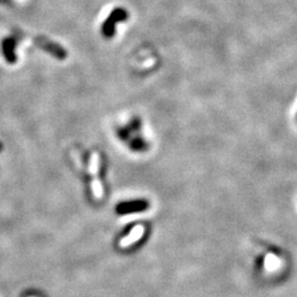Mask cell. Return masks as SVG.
I'll return each mask as SVG.
<instances>
[{
	"instance_id": "cell-1",
	"label": "cell",
	"mask_w": 297,
	"mask_h": 297,
	"mask_svg": "<svg viewBox=\"0 0 297 297\" xmlns=\"http://www.w3.org/2000/svg\"><path fill=\"white\" fill-rule=\"evenodd\" d=\"M129 19V12L123 7H117L109 13L101 26V35L106 39H113L116 35V24Z\"/></svg>"
},
{
	"instance_id": "cell-2",
	"label": "cell",
	"mask_w": 297,
	"mask_h": 297,
	"mask_svg": "<svg viewBox=\"0 0 297 297\" xmlns=\"http://www.w3.org/2000/svg\"><path fill=\"white\" fill-rule=\"evenodd\" d=\"M98 164H99L98 154L92 153L90 157V162H89V171L92 176L91 188H92V191H94L95 197L99 199L103 197L104 191H103V186H101V183L99 182L98 177H97V173H98Z\"/></svg>"
},
{
	"instance_id": "cell-4",
	"label": "cell",
	"mask_w": 297,
	"mask_h": 297,
	"mask_svg": "<svg viewBox=\"0 0 297 297\" xmlns=\"http://www.w3.org/2000/svg\"><path fill=\"white\" fill-rule=\"evenodd\" d=\"M147 207V204L144 203H134V204H125L118 207V211L121 212H133V211H141Z\"/></svg>"
},
{
	"instance_id": "cell-3",
	"label": "cell",
	"mask_w": 297,
	"mask_h": 297,
	"mask_svg": "<svg viewBox=\"0 0 297 297\" xmlns=\"http://www.w3.org/2000/svg\"><path fill=\"white\" fill-rule=\"evenodd\" d=\"M143 233H144V227L143 226L138 225V226L133 227V229L131 230V232L129 233V235L120 241V246L123 248H127V247L131 246L135 241H138L140 238L143 236Z\"/></svg>"
}]
</instances>
